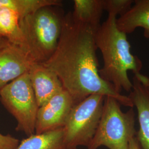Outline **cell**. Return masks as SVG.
<instances>
[{
  "label": "cell",
  "instance_id": "1",
  "mask_svg": "<svg viewBox=\"0 0 149 149\" xmlns=\"http://www.w3.org/2000/svg\"><path fill=\"white\" fill-rule=\"evenodd\" d=\"M96 31L74 21L71 12L64 16L61 34L55 52L42 63L57 74L64 90L76 104L93 95L114 98L124 106L134 108L129 96L118 93L99 74Z\"/></svg>",
  "mask_w": 149,
  "mask_h": 149
},
{
  "label": "cell",
  "instance_id": "2",
  "mask_svg": "<svg viewBox=\"0 0 149 149\" xmlns=\"http://www.w3.org/2000/svg\"><path fill=\"white\" fill-rule=\"evenodd\" d=\"M127 35L118 28L117 16L113 13H108L106 21L95 33L96 46L103 61L100 75L120 93L122 90L130 93L132 90L133 82L128 72L137 75L141 74L143 68L141 60L131 53Z\"/></svg>",
  "mask_w": 149,
  "mask_h": 149
},
{
  "label": "cell",
  "instance_id": "3",
  "mask_svg": "<svg viewBox=\"0 0 149 149\" xmlns=\"http://www.w3.org/2000/svg\"><path fill=\"white\" fill-rule=\"evenodd\" d=\"M55 7H43L20 19L28 52L36 63L46 62L58 45L64 16Z\"/></svg>",
  "mask_w": 149,
  "mask_h": 149
},
{
  "label": "cell",
  "instance_id": "4",
  "mask_svg": "<svg viewBox=\"0 0 149 149\" xmlns=\"http://www.w3.org/2000/svg\"><path fill=\"white\" fill-rule=\"evenodd\" d=\"M121 104L114 98L106 97L101 118L87 149L106 146L109 149H128L136 136L133 108L123 112Z\"/></svg>",
  "mask_w": 149,
  "mask_h": 149
},
{
  "label": "cell",
  "instance_id": "5",
  "mask_svg": "<svg viewBox=\"0 0 149 149\" xmlns=\"http://www.w3.org/2000/svg\"><path fill=\"white\" fill-rule=\"evenodd\" d=\"M105 98L101 95H91L72 108L63 127L68 149L88 146L100 122Z\"/></svg>",
  "mask_w": 149,
  "mask_h": 149
},
{
  "label": "cell",
  "instance_id": "6",
  "mask_svg": "<svg viewBox=\"0 0 149 149\" xmlns=\"http://www.w3.org/2000/svg\"><path fill=\"white\" fill-rule=\"evenodd\" d=\"M0 101L16 119L17 131L28 136L35 134L39 106L28 72L0 91Z\"/></svg>",
  "mask_w": 149,
  "mask_h": 149
},
{
  "label": "cell",
  "instance_id": "7",
  "mask_svg": "<svg viewBox=\"0 0 149 149\" xmlns=\"http://www.w3.org/2000/svg\"><path fill=\"white\" fill-rule=\"evenodd\" d=\"M75 104L72 96L65 90L51 98L38 109L35 134L44 133L63 128Z\"/></svg>",
  "mask_w": 149,
  "mask_h": 149
},
{
  "label": "cell",
  "instance_id": "8",
  "mask_svg": "<svg viewBox=\"0 0 149 149\" xmlns=\"http://www.w3.org/2000/svg\"><path fill=\"white\" fill-rule=\"evenodd\" d=\"M35 61L22 48L10 44L0 49V91L28 72Z\"/></svg>",
  "mask_w": 149,
  "mask_h": 149
},
{
  "label": "cell",
  "instance_id": "9",
  "mask_svg": "<svg viewBox=\"0 0 149 149\" xmlns=\"http://www.w3.org/2000/svg\"><path fill=\"white\" fill-rule=\"evenodd\" d=\"M28 74L39 108L64 90L58 76L42 63H33Z\"/></svg>",
  "mask_w": 149,
  "mask_h": 149
},
{
  "label": "cell",
  "instance_id": "10",
  "mask_svg": "<svg viewBox=\"0 0 149 149\" xmlns=\"http://www.w3.org/2000/svg\"><path fill=\"white\" fill-rule=\"evenodd\" d=\"M129 97L135 107L139 123L136 138L143 149H149V89L135 77Z\"/></svg>",
  "mask_w": 149,
  "mask_h": 149
},
{
  "label": "cell",
  "instance_id": "11",
  "mask_svg": "<svg viewBox=\"0 0 149 149\" xmlns=\"http://www.w3.org/2000/svg\"><path fill=\"white\" fill-rule=\"evenodd\" d=\"M117 26L126 34L141 28L144 37L149 39V0L134 1L130 9L117 19Z\"/></svg>",
  "mask_w": 149,
  "mask_h": 149
},
{
  "label": "cell",
  "instance_id": "12",
  "mask_svg": "<svg viewBox=\"0 0 149 149\" xmlns=\"http://www.w3.org/2000/svg\"><path fill=\"white\" fill-rule=\"evenodd\" d=\"M71 12L74 21L91 27L97 31L100 27L103 0H74Z\"/></svg>",
  "mask_w": 149,
  "mask_h": 149
},
{
  "label": "cell",
  "instance_id": "13",
  "mask_svg": "<svg viewBox=\"0 0 149 149\" xmlns=\"http://www.w3.org/2000/svg\"><path fill=\"white\" fill-rule=\"evenodd\" d=\"M0 37L22 48L29 54L20 26V17L15 11L6 7L0 8Z\"/></svg>",
  "mask_w": 149,
  "mask_h": 149
},
{
  "label": "cell",
  "instance_id": "14",
  "mask_svg": "<svg viewBox=\"0 0 149 149\" xmlns=\"http://www.w3.org/2000/svg\"><path fill=\"white\" fill-rule=\"evenodd\" d=\"M16 149H68L64 143L63 128L34 134L19 142Z\"/></svg>",
  "mask_w": 149,
  "mask_h": 149
},
{
  "label": "cell",
  "instance_id": "15",
  "mask_svg": "<svg viewBox=\"0 0 149 149\" xmlns=\"http://www.w3.org/2000/svg\"><path fill=\"white\" fill-rule=\"evenodd\" d=\"M59 0H0V8L6 7L15 11L20 19L47 6H59Z\"/></svg>",
  "mask_w": 149,
  "mask_h": 149
},
{
  "label": "cell",
  "instance_id": "16",
  "mask_svg": "<svg viewBox=\"0 0 149 149\" xmlns=\"http://www.w3.org/2000/svg\"><path fill=\"white\" fill-rule=\"evenodd\" d=\"M133 3V0H103V8L108 13L121 16L130 9Z\"/></svg>",
  "mask_w": 149,
  "mask_h": 149
},
{
  "label": "cell",
  "instance_id": "17",
  "mask_svg": "<svg viewBox=\"0 0 149 149\" xmlns=\"http://www.w3.org/2000/svg\"><path fill=\"white\" fill-rule=\"evenodd\" d=\"M20 141L10 135L0 133V149H16Z\"/></svg>",
  "mask_w": 149,
  "mask_h": 149
},
{
  "label": "cell",
  "instance_id": "18",
  "mask_svg": "<svg viewBox=\"0 0 149 149\" xmlns=\"http://www.w3.org/2000/svg\"><path fill=\"white\" fill-rule=\"evenodd\" d=\"M128 149H143L139 144L138 139L136 138V136L130 141Z\"/></svg>",
  "mask_w": 149,
  "mask_h": 149
},
{
  "label": "cell",
  "instance_id": "19",
  "mask_svg": "<svg viewBox=\"0 0 149 149\" xmlns=\"http://www.w3.org/2000/svg\"><path fill=\"white\" fill-rule=\"evenodd\" d=\"M140 82H141L149 89V75L146 76L142 74H140L138 75H134Z\"/></svg>",
  "mask_w": 149,
  "mask_h": 149
},
{
  "label": "cell",
  "instance_id": "20",
  "mask_svg": "<svg viewBox=\"0 0 149 149\" xmlns=\"http://www.w3.org/2000/svg\"><path fill=\"white\" fill-rule=\"evenodd\" d=\"M11 43H10L5 38L0 37V49L5 48L6 47L10 45Z\"/></svg>",
  "mask_w": 149,
  "mask_h": 149
},
{
  "label": "cell",
  "instance_id": "21",
  "mask_svg": "<svg viewBox=\"0 0 149 149\" xmlns=\"http://www.w3.org/2000/svg\"></svg>",
  "mask_w": 149,
  "mask_h": 149
}]
</instances>
